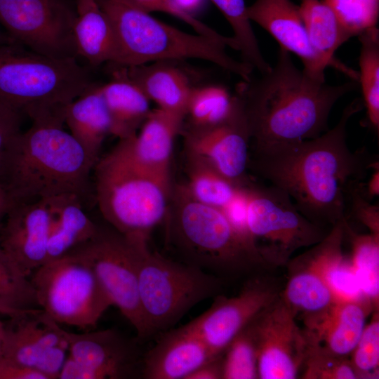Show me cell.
Returning a JSON list of instances; mask_svg holds the SVG:
<instances>
[{
    "label": "cell",
    "mask_w": 379,
    "mask_h": 379,
    "mask_svg": "<svg viewBox=\"0 0 379 379\" xmlns=\"http://www.w3.org/2000/svg\"><path fill=\"white\" fill-rule=\"evenodd\" d=\"M364 107L356 98L343 109L335 126L312 139L254 152L248 168L285 192L308 220L325 229L346 218L350 183L361 181L379 164L365 150L347 143L350 119Z\"/></svg>",
    "instance_id": "1"
},
{
    "label": "cell",
    "mask_w": 379,
    "mask_h": 379,
    "mask_svg": "<svg viewBox=\"0 0 379 379\" xmlns=\"http://www.w3.org/2000/svg\"><path fill=\"white\" fill-rule=\"evenodd\" d=\"M357 86L353 79L328 85L308 77L280 47L276 64L258 78L242 80L234 93L242 103L255 152L318 137L328 130L335 102Z\"/></svg>",
    "instance_id": "2"
},
{
    "label": "cell",
    "mask_w": 379,
    "mask_h": 379,
    "mask_svg": "<svg viewBox=\"0 0 379 379\" xmlns=\"http://www.w3.org/2000/svg\"><path fill=\"white\" fill-rule=\"evenodd\" d=\"M64 124L33 121L11 141L0 160V186L11 204L64 194H75L88 204L96 162Z\"/></svg>",
    "instance_id": "3"
},
{
    "label": "cell",
    "mask_w": 379,
    "mask_h": 379,
    "mask_svg": "<svg viewBox=\"0 0 379 379\" xmlns=\"http://www.w3.org/2000/svg\"><path fill=\"white\" fill-rule=\"evenodd\" d=\"M108 19L115 38L113 65L132 67L154 62L199 59L211 62L244 81L253 68L230 56L226 48L237 50L232 36L215 39L185 32L166 24L131 0H96Z\"/></svg>",
    "instance_id": "4"
},
{
    "label": "cell",
    "mask_w": 379,
    "mask_h": 379,
    "mask_svg": "<svg viewBox=\"0 0 379 379\" xmlns=\"http://www.w3.org/2000/svg\"><path fill=\"white\" fill-rule=\"evenodd\" d=\"M94 85L77 58L46 56L16 42L0 45V102L32 121L65 122L67 105Z\"/></svg>",
    "instance_id": "5"
},
{
    "label": "cell",
    "mask_w": 379,
    "mask_h": 379,
    "mask_svg": "<svg viewBox=\"0 0 379 379\" xmlns=\"http://www.w3.org/2000/svg\"><path fill=\"white\" fill-rule=\"evenodd\" d=\"M171 199L166 216L168 237L186 263L220 278L265 267L220 208L197 201L184 185L171 192Z\"/></svg>",
    "instance_id": "6"
},
{
    "label": "cell",
    "mask_w": 379,
    "mask_h": 379,
    "mask_svg": "<svg viewBox=\"0 0 379 379\" xmlns=\"http://www.w3.org/2000/svg\"><path fill=\"white\" fill-rule=\"evenodd\" d=\"M94 172V197L105 220L127 237L148 241L166 216L171 185L112 151L98 159Z\"/></svg>",
    "instance_id": "7"
},
{
    "label": "cell",
    "mask_w": 379,
    "mask_h": 379,
    "mask_svg": "<svg viewBox=\"0 0 379 379\" xmlns=\"http://www.w3.org/2000/svg\"><path fill=\"white\" fill-rule=\"evenodd\" d=\"M137 274L147 337L168 330L197 303L218 295L223 281L197 266L152 252L145 241L138 245Z\"/></svg>",
    "instance_id": "8"
},
{
    "label": "cell",
    "mask_w": 379,
    "mask_h": 379,
    "mask_svg": "<svg viewBox=\"0 0 379 379\" xmlns=\"http://www.w3.org/2000/svg\"><path fill=\"white\" fill-rule=\"evenodd\" d=\"M31 281L40 309L60 325L91 331L112 305L90 263L74 253L44 263Z\"/></svg>",
    "instance_id": "9"
},
{
    "label": "cell",
    "mask_w": 379,
    "mask_h": 379,
    "mask_svg": "<svg viewBox=\"0 0 379 379\" xmlns=\"http://www.w3.org/2000/svg\"><path fill=\"white\" fill-rule=\"evenodd\" d=\"M247 223L267 268L286 266L297 250L316 244L329 231L305 218L281 189L253 182L248 185Z\"/></svg>",
    "instance_id": "10"
},
{
    "label": "cell",
    "mask_w": 379,
    "mask_h": 379,
    "mask_svg": "<svg viewBox=\"0 0 379 379\" xmlns=\"http://www.w3.org/2000/svg\"><path fill=\"white\" fill-rule=\"evenodd\" d=\"M145 241L121 234L110 225H98L95 234L69 253L86 259L93 268L112 305L134 327L140 339L147 338L138 286V245Z\"/></svg>",
    "instance_id": "11"
},
{
    "label": "cell",
    "mask_w": 379,
    "mask_h": 379,
    "mask_svg": "<svg viewBox=\"0 0 379 379\" xmlns=\"http://www.w3.org/2000/svg\"><path fill=\"white\" fill-rule=\"evenodd\" d=\"M70 0H0V23L13 41L38 53L77 58Z\"/></svg>",
    "instance_id": "12"
},
{
    "label": "cell",
    "mask_w": 379,
    "mask_h": 379,
    "mask_svg": "<svg viewBox=\"0 0 379 379\" xmlns=\"http://www.w3.org/2000/svg\"><path fill=\"white\" fill-rule=\"evenodd\" d=\"M4 324L0 359L58 378L69 354L62 327L41 309L25 311Z\"/></svg>",
    "instance_id": "13"
},
{
    "label": "cell",
    "mask_w": 379,
    "mask_h": 379,
    "mask_svg": "<svg viewBox=\"0 0 379 379\" xmlns=\"http://www.w3.org/2000/svg\"><path fill=\"white\" fill-rule=\"evenodd\" d=\"M280 295L276 284L264 277L248 280L233 297L215 295L211 307L186 324L216 356Z\"/></svg>",
    "instance_id": "14"
},
{
    "label": "cell",
    "mask_w": 379,
    "mask_h": 379,
    "mask_svg": "<svg viewBox=\"0 0 379 379\" xmlns=\"http://www.w3.org/2000/svg\"><path fill=\"white\" fill-rule=\"evenodd\" d=\"M279 296L253 321L260 379H294L302 371L307 338Z\"/></svg>",
    "instance_id": "15"
},
{
    "label": "cell",
    "mask_w": 379,
    "mask_h": 379,
    "mask_svg": "<svg viewBox=\"0 0 379 379\" xmlns=\"http://www.w3.org/2000/svg\"><path fill=\"white\" fill-rule=\"evenodd\" d=\"M225 122L211 127L188 126L183 132L187 154L207 163L224 177L239 187L251 181L247 174L251 140L248 126L239 98Z\"/></svg>",
    "instance_id": "16"
},
{
    "label": "cell",
    "mask_w": 379,
    "mask_h": 379,
    "mask_svg": "<svg viewBox=\"0 0 379 379\" xmlns=\"http://www.w3.org/2000/svg\"><path fill=\"white\" fill-rule=\"evenodd\" d=\"M343 226L340 221L326 236L305 253L291 259L286 286L280 292L296 317L300 314L307 324L328 312L338 301L324 279V265L331 248Z\"/></svg>",
    "instance_id": "17"
},
{
    "label": "cell",
    "mask_w": 379,
    "mask_h": 379,
    "mask_svg": "<svg viewBox=\"0 0 379 379\" xmlns=\"http://www.w3.org/2000/svg\"><path fill=\"white\" fill-rule=\"evenodd\" d=\"M51 198L11 205L0 226V247L27 277L47 258Z\"/></svg>",
    "instance_id": "18"
},
{
    "label": "cell",
    "mask_w": 379,
    "mask_h": 379,
    "mask_svg": "<svg viewBox=\"0 0 379 379\" xmlns=\"http://www.w3.org/2000/svg\"><path fill=\"white\" fill-rule=\"evenodd\" d=\"M184 119L159 108L152 109L137 134L119 140L112 151L136 168L171 185L173 145Z\"/></svg>",
    "instance_id": "19"
},
{
    "label": "cell",
    "mask_w": 379,
    "mask_h": 379,
    "mask_svg": "<svg viewBox=\"0 0 379 379\" xmlns=\"http://www.w3.org/2000/svg\"><path fill=\"white\" fill-rule=\"evenodd\" d=\"M246 16L269 32L280 47L298 55L308 77L324 82L325 67L312 51L300 12L291 0H255L246 6Z\"/></svg>",
    "instance_id": "20"
},
{
    "label": "cell",
    "mask_w": 379,
    "mask_h": 379,
    "mask_svg": "<svg viewBox=\"0 0 379 379\" xmlns=\"http://www.w3.org/2000/svg\"><path fill=\"white\" fill-rule=\"evenodd\" d=\"M69 355L101 373L103 379L126 378L138 362L137 347L114 329L75 333L62 329Z\"/></svg>",
    "instance_id": "21"
},
{
    "label": "cell",
    "mask_w": 379,
    "mask_h": 379,
    "mask_svg": "<svg viewBox=\"0 0 379 379\" xmlns=\"http://www.w3.org/2000/svg\"><path fill=\"white\" fill-rule=\"evenodd\" d=\"M215 357L202 340L185 325L161 334L145 354L142 376L147 379H187Z\"/></svg>",
    "instance_id": "22"
},
{
    "label": "cell",
    "mask_w": 379,
    "mask_h": 379,
    "mask_svg": "<svg viewBox=\"0 0 379 379\" xmlns=\"http://www.w3.org/2000/svg\"><path fill=\"white\" fill-rule=\"evenodd\" d=\"M373 310L364 299L339 301L322 317L306 324L304 331L310 341L326 352L349 357Z\"/></svg>",
    "instance_id": "23"
},
{
    "label": "cell",
    "mask_w": 379,
    "mask_h": 379,
    "mask_svg": "<svg viewBox=\"0 0 379 379\" xmlns=\"http://www.w3.org/2000/svg\"><path fill=\"white\" fill-rule=\"evenodd\" d=\"M167 62L117 67L149 100L158 105L157 108L185 119L193 86L183 71Z\"/></svg>",
    "instance_id": "24"
},
{
    "label": "cell",
    "mask_w": 379,
    "mask_h": 379,
    "mask_svg": "<svg viewBox=\"0 0 379 379\" xmlns=\"http://www.w3.org/2000/svg\"><path fill=\"white\" fill-rule=\"evenodd\" d=\"M51 201L52 220L46 262L65 256L90 239L98 225L85 212V204L79 197L64 194L51 198Z\"/></svg>",
    "instance_id": "25"
},
{
    "label": "cell",
    "mask_w": 379,
    "mask_h": 379,
    "mask_svg": "<svg viewBox=\"0 0 379 379\" xmlns=\"http://www.w3.org/2000/svg\"><path fill=\"white\" fill-rule=\"evenodd\" d=\"M65 124L70 134L97 163L102 142L112 129L100 85H94L67 105Z\"/></svg>",
    "instance_id": "26"
},
{
    "label": "cell",
    "mask_w": 379,
    "mask_h": 379,
    "mask_svg": "<svg viewBox=\"0 0 379 379\" xmlns=\"http://www.w3.org/2000/svg\"><path fill=\"white\" fill-rule=\"evenodd\" d=\"M113 79L100 85L111 119V135L119 140L135 135L149 114V100L119 67Z\"/></svg>",
    "instance_id": "27"
},
{
    "label": "cell",
    "mask_w": 379,
    "mask_h": 379,
    "mask_svg": "<svg viewBox=\"0 0 379 379\" xmlns=\"http://www.w3.org/2000/svg\"><path fill=\"white\" fill-rule=\"evenodd\" d=\"M300 12L310 46L320 63L335 67L359 81V73L334 57L337 49L350 38L331 8L323 0H302Z\"/></svg>",
    "instance_id": "28"
},
{
    "label": "cell",
    "mask_w": 379,
    "mask_h": 379,
    "mask_svg": "<svg viewBox=\"0 0 379 379\" xmlns=\"http://www.w3.org/2000/svg\"><path fill=\"white\" fill-rule=\"evenodd\" d=\"M77 14L74 26L77 56L85 58L91 66L113 64L117 52L114 32L97 2Z\"/></svg>",
    "instance_id": "29"
},
{
    "label": "cell",
    "mask_w": 379,
    "mask_h": 379,
    "mask_svg": "<svg viewBox=\"0 0 379 379\" xmlns=\"http://www.w3.org/2000/svg\"><path fill=\"white\" fill-rule=\"evenodd\" d=\"M343 226L344 234L351 244L350 260L363 296L374 310H378L379 236L357 233L347 218Z\"/></svg>",
    "instance_id": "30"
},
{
    "label": "cell",
    "mask_w": 379,
    "mask_h": 379,
    "mask_svg": "<svg viewBox=\"0 0 379 379\" xmlns=\"http://www.w3.org/2000/svg\"><path fill=\"white\" fill-rule=\"evenodd\" d=\"M187 182L184 187L197 201L218 208L224 207L239 187L204 161L187 155Z\"/></svg>",
    "instance_id": "31"
},
{
    "label": "cell",
    "mask_w": 379,
    "mask_h": 379,
    "mask_svg": "<svg viewBox=\"0 0 379 379\" xmlns=\"http://www.w3.org/2000/svg\"><path fill=\"white\" fill-rule=\"evenodd\" d=\"M237 99L222 86L193 87L187 107L189 126L211 127L227 121L234 112Z\"/></svg>",
    "instance_id": "32"
},
{
    "label": "cell",
    "mask_w": 379,
    "mask_h": 379,
    "mask_svg": "<svg viewBox=\"0 0 379 379\" xmlns=\"http://www.w3.org/2000/svg\"><path fill=\"white\" fill-rule=\"evenodd\" d=\"M38 308L31 279L0 247V314L10 318Z\"/></svg>",
    "instance_id": "33"
},
{
    "label": "cell",
    "mask_w": 379,
    "mask_h": 379,
    "mask_svg": "<svg viewBox=\"0 0 379 379\" xmlns=\"http://www.w3.org/2000/svg\"><path fill=\"white\" fill-rule=\"evenodd\" d=\"M361 43L359 81L368 123L379 131V29L370 28L358 36Z\"/></svg>",
    "instance_id": "34"
},
{
    "label": "cell",
    "mask_w": 379,
    "mask_h": 379,
    "mask_svg": "<svg viewBox=\"0 0 379 379\" xmlns=\"http://www.w3.org/2000/svg\"><path fill=\"white\" fill-rule=\"evenodd\" d=\"M221 11L233 30L232 36L241 60L257 69L260 74L268 72L272 66L260 50L251 21L246 16L244 0H211Z\"/></svg>",
    "instance_id": "35"
},
{
    "label": "cell",
    "mask_w": 379,
    "mask_h": 379,
    "mask_svg": "<svg viewBox=\"0 0 379 379\" xmlns=\"http://www.w3.org/2000/svg\"><path fill=\"white\" fill-rule=\"evenodd\" d=\"M344 228L336 237L324 265V279L338 302L364 299L350 260L343 252Z\"/></svg>",
    "instance_id": "36"
},
{
    "label": "cell",
    "mask_w": 379,
    "mask_h": 379,
    "mask_svg": "<svg viewBox=\"0 0 379 379\" xmlns=\"http://www.w3.org/2000/svg\"><path fill=\"white\" fill-rule=\"evenodd\" d=\"M253 321L231 341L223 352V379L258 378V346Z\"/></svg>",
    "instance_id": "37"
},
{
    "label": "cell",
    "mask_w": 379,
    "mask_h": 379,
    "mask_svg": "<svg viewBox=\"0 0 379 379\" xmlns=\"http://www.w3.org/2000/svg\"><path fill=\"white\" fill-rule=\"evenodd\" d=\"M350 38L376 27L379 0H323Z\"/></svg>",
    "instance_id": "38"
},
{
    "label": "cell",
    "mask_w": 379,
    "mask_h": 379,
    "mask_svg": "<svg viewBox=\"0 0 379 379\" xmlns=\"http://www.w3.org/2000/svg\"><path fill=\"white\" fill-rule=\"evenodd\" d=\"M307 343L306 354L302 368V378H358L349 357L333 355L307 338Z\"/></svg>",
    "instance_id": "39"
},
{
    "label": "cell",
    "mask_w": 379,
    "mask_h": 379,
    "mask_svg": "<svg viewBox=\"0 0 379 379\" xmlns=\"http://www.w3.org/2000/svg\"><path fill=\"white\" fill-rule=\"evenodd\" d=\"M370 322L350 355L351 364L358 378H378L379 373V313L372 312Z\"/></svg>",
    "instance_id": "40"
},
{
    "label": "cell",
    "mask_w": 379,
    "mask_h": 379,
    "mask_svg": "<svg viewBox=\"0 0 379 379\" xmlns=\"http://www.w3.org/2000/svg\"><path fill=\"white\" fill-rule=\"evenodd\" d=\"M361 181H353L349 185L347 199L350 201L351 213L361 224L366 226L369 233L379 236V207L373 205L361 192Z\"/></svg>",
    "instance_id": "41"
},
{
    "label": "cell",
    "mask_w": 379,
    "mask_h": 379,
    "mask_svg": "<svg viewBox=\"0 0 379 379\" xmlns=\"http://www.w3.org/2000/svg\"><path fill=\"white\" fill-rule=\"evenodd\" d=\"M135 5L147 12L161 11L176 17L192 27L197 34L215 39H224L213 28L180 10L173 0H131Z\"/></svg>",
    "instance_id": "42"
},
{
    "label": "cell",
    "mask_w": 379,
    "mask_h": 379,
    "mask_svg": "<svg viewBox=\"0 0 379 379\" xmlns=\"http://www.w3.org/2000/svg\"><path fill=\"white\" fill-rule=\"evenodd\" d=\"M248 185L241 187L235 196L220 209L235 232L256 252L247 223Z\"/></svg>",
    "instance_id": "43"
},
{
    "label": "cell",
    "mask_w": 379,
    "mask_h": 379,
    "mask_svg": "<svg viewBox=\"0 0 379 379\" xmlns=\"http://www.w3.org/2000/svg\"><path fill=\"white\" fill-rule=\"evenodd\" d=\"M22 113L0 102V160L13 138L21 131Z\"/></svg>",
    "instance_id": "44"
},
{
    "label": "cell",
    "mask_w": 379,
    "mask_h": 379,
    "mask_svg": "<svg viewBox=\"0 0 379 379\" xmlns=\"http://www.w3.org/2000/svg\"><path fill=\"white\" fill-rule=\"evenodd\" d=\"M58 378L103 379V377L97 370L79 362L68 354Z\"/></svg>",
    "instance_id": "45"
},
{
    "label": "cell",
    "mask_w": 379,
    "mask_h": 379,
    "mask_svg": "<svg viewBox=\"0 0 379 379\" xmlns=\"http://www.w3.org/2000/svg\"><path fill=\"white\" fill-rule=\"evenodd\" d=\"M0 379H46L38 371L0 359Z\"/></svg>",
    "instance_id": "46"
},
{
    "label": "cell",
    "mask_w": 379,
    "mask_h": 379,
    "mask_svg": "<svg viewBox=\"0 0 379 379\" xmlns=\"http://www.w3.org/2000/svg\"><path fill=\"white\" fill-rule=\"evenodd\" d=\"M222 378V354L208 361L192 372L187 379Z\"/></svg>",
    "instance_id": "47"
},
{
    "label": "cell",
    "mask_w": 379,
    "mask_h": 379,
    "mask_svg": "<svg viewBox=\"0 0 379 379\" xmlns=\"http://www.w3.org/2000/svg\"><path fill=\"white\" fill-rule=\"evenodd\" d=\"M373 172L365 187L361 183V192L367 199L378 196L379 194V166L376 164L373 168Z\"/></svg>",
    "instance_id": "48"
},
{
    "label": "cell",
    "mask_w": 379,
    "mask_h": 379,
    "mask_svg": "<svg viewBox=\"0 0 379 379\" xmlns=\"http://www.w3.org/2000/svg\"><path fill=\"white\" fill-rule=\"evenodd\" d=\"M173 1L180 10L192 15V13L202 8L205 0H173Z\"/></svg>",
    "instance_id": "49"
},
{
    "label": "cell",
    "mask_w": 379,
    "mask_h": 379,
    "mask_svg": "<svg viewBox=\"0 0 379 379\" xmlns=\"http://www.w3.org/2000/svg\"><path fill=\"white\" fill-rule=\"evenodd\" d=\"M11 205L10 199L4 189L0 186V226Z\"/></svg>",
    "instance_id": "50"
},
{
    "label": "cell",
    "mask_w": 379,
    "mask_h": 379,
    "mask_svg": "<svg viewBox=\"0 0 379 379\" xmlns=\"http://www.w3.org/2000/svg\"><path fill=\"white\" fill-rule=\"evenodd\" d=\"M95 1L96 0H77L76 6H77V13H79L85 11L91 5L95 4Z\"/></svg>",
    "instance_id": "51"
},
{
    "label": "cell",
    "mask_w": 379,
    "mask_h": 379,
    "mask_svg": "<svg viewBox=\"0 0 379 379\" xmlns=\"http://www.w3.org/2000/svg\"><path fill=\"white\" fill-rule=\"evenodd\" d=\"M4 336V324L0 320V358L2 354Z\"/></svg>",
    "instance_id": "52"
},
{
    "label": "cell",
    "mask_w": 379,
    "mask_h": 379,
    "mask_svg": "<svg viewBox=\"0 0 379 379\" xmlns=\"http://www.w3.org/2000/svg\"><path fill=\"white\" fill-rule=\"evenodd\" d=\"M11 42H15V41H13V39L8 35L4 34L0 30V45L11 43Z\"/></svg>",
    "instance_id": "53"
}]
</instances>
